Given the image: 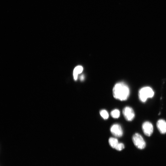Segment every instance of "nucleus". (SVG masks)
<instances>
[{
    "instance_id": "nucleus-11",
    "label": "nucleus",
    "mask_w": 166,
    "mask_h": 166,
    "mask_svg": "<svg viewBox=\"0 0 166 166\" xmlns=\"http://www.w3.org/2000/svg\"><path fill=\"white\" fill-rule=\"evenodd\" d=\"M100 114L101 116L105 120L109 118V113L105 110H101L100 111Z\"/></svg>"
},
{
    "instance_id": "nucleus-10",
    "label": "nucleus",
    "mask_w": 166,
    "mask_h": 166,
    "mask_svg": "<svg viewBox=\"0 0 166 166\" xmlns=\"http://www.w3.org/2000/svg\"><path fill=\"white\" fill-rule=\"evenodd\" d=\"M110 114L111 115L113 118H117L120 117V112L118 109H115L111 112Z\"/></svg>"
},
{
    "instance_id": "nucleus-6",
    "label": "nucleus",
    "mask_w": 166,
    "mask_h": 166,
    "mask_svg": "<svg viewBox=\"0 0 166 166\" xmlns=\"http://www.w3.org/2000/svg\"><path fill=\"white\" fill-rule=\"evenodd\" d=\"M110 132L114 136L117 137H121L123 134V131L121 126L119 124H113L111 127Z\"/></svg>"
},
{
    "instance_id": "nucleus-8",
    "label": "nucleus",
    "mask_w": 166,
    "mask_h": 166,
    "mask_svg": "<svg viewBox=\"0 0 166 166\" xmlns=\"http://www.w3.org/2000/svg\"><path fill=\"white\" fill-rule=\"evenodd\" d=\"M83 70V68L81 65L77 66L75 68L73 71V76L74 80H77L78 74L82 73Z\"/></svg>"
},
{
    "instance_id": "nucleus-9",
    "label": "nucleus",
    "mask_w": 166,
    "mask_h": 166,
    "mask_svg": "<svg viewBox=\"0 0 166 166\" xmlns=\"http://www.w3.org/2000/svg\"><path fill=\"white\" fill-rule=\"evenodd\" d=\"M109 142L111 147L113 148H115L119 143L118 140L113 137L110 138L109 140Z\"/></svg>"
},
{
    "instance_id": "nucleus-13",
    "label": "nucleus",
    "mask_w": 166,
    "mask_h": 166,
    "mask_svg": "<svg viewBox=\"0 0 166 166\" xmlns=\"http://www.w3.org/2000/svg\"><path fill=\"white\" fill-rule=\"evenodd\" d=\"M80 80L81 81H83L84 79V76L83 75L81 76L80 78Z\"/></svg>"
},
{
    "instance_id": "nucleus-3",
    "label": "nucleus",
    "mask_w": 166,
    "mask_h": 166,
    "mask_svg": "<svg viewBox=\"0 0 166 166\" xmlns=\"http://www.w3.org/2000/svg\"><path fill=\"white\" fill-rule=\"evenodd\" d=\"M132 141L135 146L140 149H143L146 147L145 141L142 136L138 133H136L132 136Z\"/></svg>"
},
{
    "instance_id": "nucleus-2",
    "label": "nucleus",
    "mask_w": 166,
    "mask_h": 166,
    "mask_svg": "<svg viewBox=\"0 0 166 166\" xmlns=\"http://www.w3.org/2000/svg\"><path fill=\"white\" fill-rule=\"evenodd\" d=\"M154 94V92L151 88L149 87H144L139 91V99L142 102H145L148 98L152 97Z\"/></svg>"
},
{
    "instance_id": "nucleus-12",
    "label": "nucleus",
    "mask_w": 166,
    "mask_h": 166,
    "mask_svg": "<svg viewBox=\"0 0 166 166\" xmlns=\"http://www.w3.org/2000/svg\"><path fill=\"white\" fill-rule=\"evenodd\" d=\"M124 144L121 143H119L115 148L116 150L120 151L124 149Z\"/></svg>"
},
{
    "instance_id": "nucleus-5",
    "label": "nucleus",
    "mask_w": 166,
    "mask_h": 166,
    "mask_svg": "<svg viewBox=\"0 0 166 166\" xmlns=\"http://www.w3.org/2000/svg\"><path fill=\"white\" fill-rule=\"evenodd\" d=\"M142 128L144 133L147 136H150L153 133V126L150 122L146 121L143 123L142 125Z\"/></svg>"
},
{
    "instance_id": "nucleus-1",
    "label": "nucleus",
    "mask_w": 166,
    "mask_h": 166,
    "mask_svg": "<svg viewBox=\"0 0 166 166\" xmlns=\"http://www.w3.org/2000/svg\"><path fill=\"white\" fill-rule=\"evenodd\" d=\"M114 97L121 101L127 100L130 95V90L127 85L123 82L116 83L113 90Z\"/></svg>"
},
{
    "instance_id": "nucleus-4",
    "label": "nucleus",
    "mask_w": 166,
    "mask_h": 166,
    "mask_svg": "<svg viewBox=\"0 0 166 166\" xmlns=\"http://www.w3.org/2000/svg\"><path fill=\"white\" fill-rule=\"evenodd\" d=\"M123 114L125 119L128 121H131L134 119L135 114L132 109L129 106H126L123 109Z\"/></svg>"
},
{
    "instance_id": "nucleus-7",
    "label": "nucleus",
    "mask_w": 166,
    "mask_h": 166,
    "mask_svg": "<svg viewBox=\"0 0 166 166\" xmlns=\"http://www.w3.org/2000/svg\"><path fill=\"white\" fill-rule=\"evenodd\" d=\"M156 126L161 133L164 134L166 133V121L164 120H158L156 123Z\"/></svg>"
}]
</instances>
